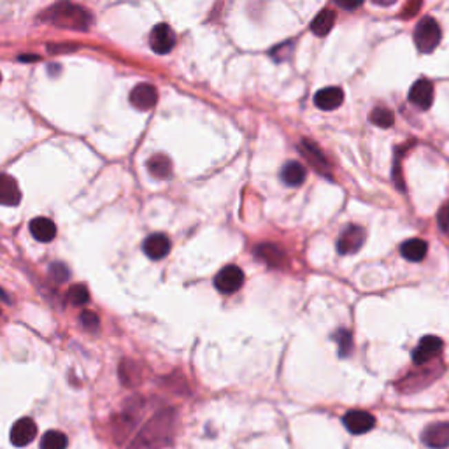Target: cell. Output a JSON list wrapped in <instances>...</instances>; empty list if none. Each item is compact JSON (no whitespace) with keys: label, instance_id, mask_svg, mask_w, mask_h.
<instances>
[{"label":"cell","instance_id":"obj_1","mask_svg":"<svg viewBox=\"0 0 449 449\" xmlns=\"http://www.w3.org/2000/svg\"><path fill=\"white\" fill-rule=\"evenodd\" d=\"M176 432V410L162 409L146 425L139 434L130 441L127 449H163L171 444Z\"/></svg>","mask_w":449,"mask_h":449},{"label":"cell","instance_id":"obj_2","mask_svg":"<svg viewBox=\"0 0 449 449\" xmlns=\"http://www.w3.org/2000/svg\"><path fill=\"white\" fill-rule=\"evenodd\" d=\"M39 20L50 23L53 27L65 28V30H88L93 23V16L83 6L70 4V2H59L51 6L46 11L41 12Z\"/></svg>","mask_w":449,"mask_h":449},{"label":"cell","instance_id":"obj_3","mask_svg":"<svg viewBox=\"0 0 449 449\" xmlns=\"http://www.w3.org/2000/svg\"><path fill=\"white\" fill-rule=\"evenodd\" d=\"M442 39V32L437 21L425 16L415 28V44L419 53H432Z\"/></svg>","mask_w":449,"mask_h":449},{"label":"cell","instance_id":"obj_4","mask_svg":"<svg viewBox=\"0 0 449 449\" xmlns=\"http://www.w3.org/2000/svg\"><path fill=\"white\" fill-rule=\"evenodd\" d=\"M244 284V272L240 271L237 265H227L221 269L214 278V286L220 290L221 293H236Z\"/></svg>","mask_w":449,"mask_h":449},{"label":"cell","instance_id":"obj_5","mask_svg":"<svg viewBox=\"0 0 449 449\" xmlns=\"http://www.w3.org/2000/svg\"><path fill=\"white\" fill-rule=\"evenodd\" d=\"M298 149H300V153L304 155V158H306L307 162L313 165V169L317 172V174H322V176H325V178L332 179V171H330L328 160L325 158V155H323L322 149H320V147H317L313 140L302 139L300 143H298Z\"/></svg>","mask_w":449,"mask_h":449},{"label":"cell","instance_id":"obj_6","mask_svg":"<svg viewBox=\"0 0 449 449\" xmlns=\"http://www.w3.org/2000/svg\"><path fill=\"white\" fill-rule=\"evenodd\" d=\"M439 374H441V370H435V367L425 368V365H423L421 370L413 372V374L404 377L402 381H399V383H397V388H399L402 393H415V391L428 386L434 379H437Z\"/></svg>","mask_w":449,"mask_h":449},{"label":"cell","instance_id":"obj_7","mask_svg":"<svg viewBox=\"0 0 449 449\" xmlns=\"http://www.w3.org/2000/svg\"><path fill=\"white\" fill-rule=\"evenodd\" d=\"M442 348H444V342L437 335H425L413 351V360H415L416 365L423 367V365L434 360L435 357H439Z\"/></svg>","mask_w":449,"mask_h":449},{"label":"cell","instance_id":"obj_8","mask_svg":"<svg viewBox=\"0 0 449 449\" xmlns=\"http://www.w3.org/2000/svg\"><path fill=\"white\" fill-rule=\"evenodd\" d=\"M365 242V230L358 224H349L337 240V251L341 255H355Z\"/></svg>","mask_w":449,"mask_h":449},{"label":"cell","instance_id":"obj_9","mask_svg":"<svg viewBox=\"0 0 449 449\" xmlns=\"http://www.w3.org/2000/svg\"><path fill=\"white\" fill-rule=\"evenodd\" d=\"M342 423L348 428V432H351L353 435H362L370 432L374 426H376V418L367 413V410L360 409H353L348 410L342 418Z\"/></svg>","mask_w":449,"mask_h":449},{"label":"cell","instance_id":"obj_10","mask_svg":"<svg viewBox=\"0 0 449 449\" xmlns=\"http://www.w3.org/2000/svg\"><path fill=\"white\" fill-rule=\"evenodd\" d=\"M421 442L430 449L449 448V421H437L421 432Z\"/></svg>","mask_w":449,"mask_h":449},{"label":"cell","instance_id":"obj_11","mask_svg":"<svg viewBox=\"0 0 449 449\" xmlns=\"http://www.w3.org/2000/svg\"><path fill=\"white\" fill-rule=\"evenodd\" d=\"M149 44H152V50L158 54H167L171 53L176 46V34L171 28V25L167 23H158L152 30V35H149Z\"/></svg>","mask_w":449,"mask_h":449},{"label":"cell","instance_id":"obj_12","mask_svg":"<svg viewBox=\"0 0 449 449\" xmlns=\"http://www.w3.org/2000/svg\"><path fill=\"white\" fill-rule=\"evenodd\" d=\"M158 102V90L153 85L140 83L130 92V104L139 111H149Z\"/></svg>","mask_w":449,"mask_h":449},{"label":"cell","instance_id":"obj_13","mask_svg":"<svg viewBox=\"0 0 449 449\" xmlns=\"http://www.w3.org/2000/svg\"><path fill=\"white\" fill-rule=\"evenodd\" d=\"M409 102L421 111L432 107L434 102V85L428 79H418L409 90Z\"/></svg>","mask_w":449,"mask_h":449},{"label":"cell","instance_id":"obj_14","mask_svg":"<svg viewBox=\"0 0 449 449\" xmlns=\"http://www.w3.org/2000/svg\"><path fill=\"white\" fill-rule=\"evenodd\" d=\"M37 435V425L34 423V419L30 418H21L12 425L11 428V442L16 448H25L30 444Z\"/></svg>","mask_w":449,"mask_h":449},{"label":"cell","instance_id":"obj_15","mask_svg":"<svg viewBox=\"0 0 449 449\" xmlns=\"http://www.w3.org/2000/svg\"><path fill=\"white\" fill-rule=\"evenodd\" d=\"M143 249L147 258L162 260L171 251V240H169V237L165 233H152L144 240Z\"/></svg>","mask_w":449,"mask_h":449},{"label":"cell","instance_id":"obj_16","mask_svg":"<svg viewBox=\"0 0 449 449\" xmlns=\"http://www.w3.org/2000/svg\"><path fill=\"white\" fill-rule=\"evenodd\" d=\"M255 256L271 269H283L286 265V253L275 244H260L255 248Z\"/></svg>","mask_w":449,"mask_h":449},{"label":"cell","instance_id":"obj_17","mask_svg":"<svg viewBox=\"0 0 449 449\" xmlns=\"http://www.w3.org/2000/svg\"><path fill=\"white\" fill-rule=\"evenodd\" d=\"M344 101V92L339 86H328L323 88L314 95V104L322 111H333Z\"/></svg>","mask_w":449,"mask_h":449},{"label":"cell","instance_id":"obj_18","mask_svg":"<svg viewBox=\"0 0 449 449\" xmlns=\"http://www.w3.org/2000/svg\"><path fill=\"white\" fill-rule=\"evenodd\" d=\"M21 202V190L14 178L8 174H0V205L14 207Z\"/></svg>","mask_w":449,"mask_h":449},{"label":"cell","instance_id":"obj_19","mask_svg":"<svg viewBox=\"0 0 449 449\" xmlns=\"http://www.w3.org/2000/svg\"><path fill=\"white\" fill-rule=\"evenodd\" d=\"M30 233L39 242H51L56 237V227L50 218H35L30 221Z\"/></svg>","mask_w":449,"mask_h":449},{"label":"cell","instance_id":"obj_20","mask_svg":"<svg viewBox=\"0 0 449 449\" xmlns=\"http://www.w3.org/2000/svg\"><path fill=\"white\" fill-rule=\"evenodd\" d=\"M307 178L306 167L298 162H288L281 169V181L286 186H300Z\"/></svg>","mask_w":449,"mask_h":449},{"label":"cell","instance_id":"obj_21","mask_svg":"<svg viewBox=\"0 0 449 449\" xmlns=\"http://www.w3.org/2000/svg\"><path fill=\"white\" fill-rule=\"evenodd\" d=\"M147 171L156 179H169L172 176V162L167 155H153L147 160Z\"/></svg>","mask_w":449,"mask_h":449},{"label":"cell","instance_id":"obj_22","mask_svg":"<svg viewBox=\"0 0 449 449\" xmlns=\"http://www.w3.org/2000/svg\"><path fill=\"white\" fill-rule=\"evenodd\" d=\"M132 415H137V410H130V413H123V415H120L116 418V421H114V426H112V432H114V439H116L118 444H121V442L127 439V435L132 432V428L136 426V421H137V416H132Z\"/></svg>","mask_w":449,"mask_h":449},{"label":"cell","instance_id":"obj_23","mask_svg":"<svg viewBox=\"0 0 449 449\" xmlns=\"http://www.w3.org/2000/svg\"><path fill=\"white\" fill-rule=\"evenodd\" d=\"M335 12L332 9H323L316 14V18L311 23V32L317 37H325L326 34H330V30L333 28V23H335Z\"/></svg>","mask_w":449,"mask_h":449},{"label":"cell","instance_id":"obj_24","mask_svg":"<svg viewBox=\"0 0 449 449\" xmlns=\"http://www.w3.org/2000/svg\"><path fill=\"white\" fill-rule=\"evenodd\" d=\"M428 251V244L423 239H409L400 246V253L409 262H421Z\"/></svg>","mask_w":449,"mask_h":449},{"label":"cell","instance_id":"obj_25","mask_svg":"<svg viewBox=\"0 0 449 449\" xmlns=\"http://www.w3.org/2000/svg\"><path fill=\"white\" fill-rule=\"evenodd\" d=\"M120 379H121V383L128 388H132V386H136V384H139L140 374H139V368H137V365L132 364V362H128V360L121 362Z\"/></svg>","mask_w":449,"mask_h":449},{"label":"cell","instance_id":"obj_26","mask_svg":"<svg viewBox=\"0 0 449 449\" xmlns=\"http://www.w3.org/2000/svg\"><path fill=\"white\" fill-rule=\"evenodd\" d=\"M41 449H67V435L59 430H50L41 441Z\"/></svg>","mask_w":449,"mask_h":449},{"label":"cell","instance_id":"obj_27","mask_svg":"<svg viewBox=\"0 0 449 449\" xmlns=\"http://www.w3.org/2000/svg\"><path fill=\"white\" fill-rule=\"evenodd\" d=\"M370 121L379 128H390L393 127V123H395V116H393V112H391L390 109L376 107L372 109Z\"/></svg>","mask_w":449,"mask_h":449},{"label":"cell","instance_id":"obj_28","mask_svg":"<svg viewBox=\"0 0 449 449\" xmlns=\"http://www.w3.org/2000/svg\"><path fill=\"white\" fill-rule=\"evenodd\" d=\"M67 300H69L72 306H86L90 302V293L88 288L85 284H74V286L69 288L67 291Z\"/></svg>","mask_w":449,"mask_h":449},{"label":"cell","instance_id":"obj_29","mask_svg":"<svg viewBox=\"0 0 449 449\" xmlns=\"http://www.w3.org/2000/svg\"><path fill=\"white\" fill-rule=\"evenodd\" d=\"M333 339H335L337 346H339V357H341V358L348 357L349 353L353 351V335H351V332H348V330H344V328L337 330V332L333 333Z\"/></svg>","mask_w":449,"mask_h":449},{"label":"cell","instance_id":"obj_30","mask_svg":"<svg viewBox=\"0 0 449 449\" xmlns=\"http://www.w3.org/2000/svg\"><path fill=\"white\" fill-rule=\"evenodd\" d=\"M69 275H70L69 269H67L63 264H60V262H54V264H51L50 278L53 279L56 284H62V283H65V281H69Z\"/></svg>","mask_w":449,"mask_h":449},{"label":"cell","instance_id":"obj_31","mask_svg":"<svg viewBox=\"0 0 449 449\" xmlns=\"http://www.w3.org/2000/svg\"><path fill=\"white\" fill-rule=\"evenodd\" d=\"M79 322H81V326L88 332H97L98 326H101V322H98V316L92 311H83L81 316H79Z\"/></svg>","mask_w":449,"mask_h":449},{"label":"cell","instance_id":"obj_32","mask_svg":"<svg viewBox=\"0 0 449 449\" xmlns=\"http://www.w3.org/2000/svg\"><path fill=\"white\" fill-rule=\"evenodd\" d=\"M437 223L442 232H449V202H446L437 214Z\"/></svg>","mask_w":449,"mask_h":449},{"label":"cell","instance_id":"obj_33","mask_svg":"<svg viewBox=\"0 0 449 449\" xmlns=\"http://www.w3.org/2000/svg\"><path fill=\"white\" fill-rule=\"evenodd\" d=\"M421 8V4L419 2H413V4H407L406 8L402 9V12H400V18H413V16L416 14V11Z\"/></svg>","mask_w":449,"mask_h":449},{"label":"cell","instance_id":"obj_34","mask_svg":"<svg viewBox=\"0 0 449 449\" xmlns=\"http://www.w3.org/2000/svg\"><path fill=\"white\" fill-rule=\"evenodd\" d=\"M78 46H74V44H48V51L51 53H60V51H74Z\"/></svg>","mask_w":449,"mask_h":449},{"label":"cell","instance_id":"obj_35","mask_svg":"<svg viewBox=\"0 0 449 449\" xmlns=\"http://www.w3.org/2000/svg\"><path fill=\"white\" fill-rule=\"evenodd\" d=\"M362 6V2H339V8L348 9V11H353V9H358Z\"/></svg>","mask_w":449,"mask_h":449},{"label":"cell","instance_id":"obj_36","mask_svg":"<svg viewBox=\"0 0 449 449\" xmlns=\"http://www.w3.org/2000/svg\"><path fill=\"white\" fill-rule=\"evenodd\" d=\"M18 60H20V62H37L39 56H35V54H20Z\"/></svg>","mask_w":449,"mask_h":449},{"label":"cell","instance_id":"obj_37","mask_svg":"<svg viewBox=\"0 0 449 449\" xmlns=\"http://www.w3.org/2000/svg\"><path fill=\"white\" fill-rule=\"evenodd\" d=\"M0 300H4V302H9V297H8V293H6V291L2 290V288H0Z\"/></svg>","mask_w":449,"mask_h":449},{"label":"cell","instance_id":"obj_38","mask_svg":"<svg viewBox=\"0 0 449 449\" xmlns=\"http://www.w3.org/2000/svg\"><path fill=\"white\" fill-rule=\"evenodd\" d=\"M0 81H2V74H0Z\"/></svg>","mask_w":449,"mask_h":449}]
</instances>
